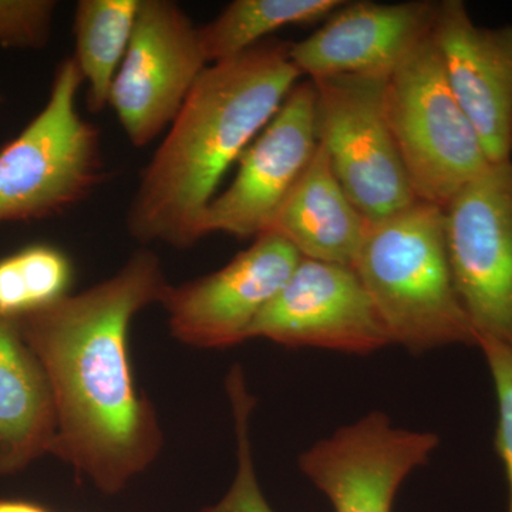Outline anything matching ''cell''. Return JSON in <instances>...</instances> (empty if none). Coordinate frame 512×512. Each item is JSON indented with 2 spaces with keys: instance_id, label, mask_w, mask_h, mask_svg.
<instances>
[{
  "instance_id": "cell-21",
  "label": "cell",
  "mask_w": 512,
  "mask_h": 512,
  "mask_svg": "<svg viewBox=\"0 0 512 512\" xmlns=\"http://www.w3.org/2000/svg\"><path fill=\"white\" fill-rule=\"evenodd\" d=\"M55 0H0V47L40 50L49 45Z\"/></svg>"
},
{
  "instance_id": "cell-9",
  "label": "cell",
  "mask_w": 512,
  "mask_h": 512,
  "mask_svg": "<svg viewBox=\"0 0 512 512\" xmlns=\"http://www.w3.org/2000/svg\"><path fill=\"white\" fill-rule=\"evenodd\" d=\"M301 259L286 239L265 232L224 268L168 286L161 305L171 333L195 348H231L244 342Z\"/></svg>"
},
{
  "instance_id": "cell-2",
  "label": "cell",
  "mask_w": 512,
  "mask_h": 512,
  "mask_svg": "<svg viewBox=\"0 0 512 512\" xmlns=\"http://www.w3.org/2000/svg\"><path fill=\"white\" fill-rule=\"evenodd\" d=\"M291 43L265 40L201 74L141 173L126 214L140 244L194 247L222 178L268 126L301 73Z\"/></svg>"
},
{
  "instance_id": "cell-13",
  "label": "cell",
  "mask_w": 512,
  "mask_h": 512,
  "mask_svg": "<svg viewBox=\"0 0 512 512\" xmlns=\"http://www.w3.org/2000/svg\"><path fill=\"white\" fill-rule=\"evenodd\" d=\"M431 35L488 160H512V26L483 28L466 3L444 0L437 3Z\"/></svg>"
},
{
  "instance_id": "cell-5",
  "label": "cell",
  "mask_w": 512,
  "mask_h": 512,
  "mask_svg": "<svg viewBox=\"0 0 512 512\" xmlns=\"http://www.w3.org/2000/svg\"><path fill=\"white\" fill-rule=\"evenodd\" d=\"M387 120L417 201L444 208L491 165L431 32L386 80Z\"/></svg>"
},
{
  "instance_id": "cell-16",
  "label": "cell",
  "mask_w": 512,
  "mask_h": 512,
  "mask_svg": "<svg viewBox=\"0 0 512 512\" xmlns=\"http://www.w3.org/2000/svg\"><path fill=\"white\" fill-rule=\"evenodd\" d=\"M55 399L42 363L12 319L0 318V474L52 453Z\"/></svg>"
},
{
  "instance_id": "cell-17",
  "label": "cell",
  "mask_w": 512,
  "mask_h": 512,
  "mask_svg": "<svg viewBox=\"0 0 512 512\" xmlns=\"http://www.w3.org/2000/svg\"><path fill=\"white\" fill-rule=\"evenodd\" d=\"M140 0H80L74 10V62L87 86V106H109L111 87L133 36Z\"/></svg>"
},
{
  "instance_id": "cell-11",
  "label": "cell",
  "mask_w": 512,
  "mask_h": 512,
  "mask_svg": "<svg viewBox=\"0 0 512 512\" xmlns=\"http://www.w3.org/2000/svg\"><path fill=\"white\" fill-rule=\"evenodd\" d=\"M315 104L311 80L293 87L261 136L239 157L234 181L205 211L202 237L221 232L256 238L269 231L318 147Z\"/></svg>"
},
{
  "instance_id": "cell-23",
  "label": "cell",
  "mask_w": 512,
  "mask_h": 512,
  "mask_svg": "<svg viewBox=\"0 0 512 512\" xmlns=\"http://www.w3.org/2000/svg\"><path fill=\"white\" fill-rule=\"evenodd\" d=\"M0 512H50V510L35 501L0 498Z\"/></svg>"
},
{
  "instance_id": "cell-8",
  "label": "cell",
  "mask_w": 512,
  "mask_h": 512,
  "mask_svg": "<svg viewBox=\"0 0 512 512\" xmlns=\"http://www.w3.org/2000/svg\"><path fill=\"white\" fill-rule=\"evenodd\" d=\"M208 66L200 26L177 2L140 0L109 101L134 147H146L168 130Z\"/></svg>"
},
{
  "instance_id": "cell-6",
  "label": "cell",
  "mask_w": 512,
  "mask_h": 512,
  "mask_svg": "<svg viewBox=\"0 0 512 512\" xmlns=\"http://www.w3.org/2000/svg\"><path fill=\"white\" fill-rule=\"evenodd\" d=\"M387 77H320L315 86V126L343 190L369 222L417 201L387 120Z\"/></svg>"
},
{
  "instance_id": "cell-18",
  "label": "cell",
  "mask_w": 512,
  "mask_h": 512,
  "mask_svg": "<svg viewBox=\"0 0 512 512\" xmlns=\"http://www.w3.org/2000/svg\"><path fill=\"white\" fill-rule=\"evenodd\" d=\"M340 0H235L217 18L200 26L210 64L247 52L286 26L311 25L332 15Z\"/></svg>"
},
{
  "instance_id": "cell-12",
  "label": "cell",
  "mask_w": 512,
  "mask_h": 512,
  "mask_svg": "<svg viewBox=\"0 0 512 512\" xmlns=\"http://www.w3.org/2000/svg\"><path fill=\"white\" fill-rule=\"evenodd\" d=\"M437 446L436 434L397 429L386 414L373 412L318 441L299 457V467L335 512H392L400 485Z\"/></svg>"
},
{
  "instance_id": "cell-7",
  "label": "cell",
  "mask_w": 512,
  "mask_h": 512,
  "mask_svg": "<svg viewBox=\"0 0 512 512\" xmlns=\"http://www.w3.org/2000/svg\"><path fill=\"white\" fill-rule=\"evenodd\" d=\"M443 210L451 274L477 343L512 349V160L491 164Z\"/></svg>"
},
{
  "instance_id": "cell-1",
  "label": "cell",
  "mask_w": 512,
  "mask_h": 512,
  "mask_svg": "<svg viewBox=\"0 0 512 512\" xmlns=\"http://www.w3.org/2000/svg\"><path fill=\"white\" fill-rule=\"evenodd\" d=\"M168 286L158 256L141 248L106 281L12 319L52 387V454L106 494L143 473L163 444L156 409L137 389L128 332Z\"/></svg>"
},
{
  "instance_id": "cell-10",
  "label": "cell",
  "mask_w": 512,
  "mask_h": 512,
  "mask_svg": "<svg viewBox=\"0 0 512 512\" xmlns=\"http://www.w3.org/2000/svg\"><path fill=\"white\" fill-rule=\"evenodd\" d=\"M288 348L367 355L392 345L369 293L352 266L302 258L284 288L252 325L249 339Z\"/></svg>"
},
{
  "instance_id": "cell-4",
  "label": "cell",
  "mask_w": 512,
  "mask_h": 512,
  "mask_svg": "<svg viewBox=\"0 0 512 512\" xmlns=\"http://www.w3.org/2000/svg\"><path fill=\"white\" fill-rule=\"evenodd\" d=\"M83 84L73 57L60 62L45 106L0 150V225L57 217L103 183L99 128L77 107Z\"/></svg>"
},
{
  "instance_id": "cell-3",
  "label": "cell",
  "mask_w": 512,
  "mask_h": 512,
  "mask_svg": "<svg viewBox=\"0 0 512 512\" xmlns=\"http://www.w3.org/2000/svg\"><path fill=\"white\" fill-rule=\"evenodd\" d=\"M352 268L392 343L417 353L477 346L451 274L443 208L416 201L369 222Z\"/></svg>"
},
{
  "instance_id": "cell-14",
  "label": "cell",
  "mask_w": 512,
  "mask_h": 512,
  "mask_svg": "<svg viewBox=\"0 0 512 512\" xmlns=\"http://www.w3.org/2000/svg\"><path fill=\"white\" fill-rule=\"evenodd\" d=\"M436 6L426 0L345 3L313 35L291 43L289 55L309 80L348 74L389 77L433 29Z\"/></svg>"
},
{
  "instance_id": "cell-20",
  "label": "cell",
  "mask_w": 512,
  "mask_h": 512,
  "mask_svg": "<svg viewBox=\"0 0 512 512\" xmlns=\"http://www.w3.org/2000/svg\"><path fill=\"white\" fill-rule=\"evenodd\" d=\"M227 390L232 412H234L235 433H237V476L220 503L204 508L200 512H275L262 494L255 476L251 440H249V417L254 409L255 400L245 386L241 367L235 366L229 372Z\"/></svg>"
},
{
  "instance_id": "cell-24",
  "label": "cell",
  "mask_w": 512,
  "mask_h": 512,
  "mask_svg": "<svg viewBox=\"0 0 512 512\" xmlns=\"http://www.w3.org/2000/svg\"><path fill=\"white\" fill-rule=\"evenodd\" d=\"M0 101H2V97H0Z\"/></svg>"
},
{
  "instance_id": "cell-22",
  "label": "cell",
  "mask_w": 512,
  "mask_h": 512,
  "mask_svg": "<svg viewBox=\"0 0 512 512\" xmlns=\"http://www.w3.org/2000/svg\"><path fill=\"white\" fill-rule=\"evenodd\" d=\"M477 346L483 350L497 393L498 426L495 448L503 461L512 512V349L493 339H480Z\"/></svg>"
},
{
  "instance_id": "cell-15",
  "label": "cell",
  "mask_w": 512,
  "mask_h": 512,
  "mask_svg": "<svg viewBox=\"0 0 512 512\" xmlns=\"http://www.w3.org/2000/svg\"><path fill=\"white\" fill-rule=\"evenodd\" d=\"M367 225L318 144L268 232L286 239L302 258L353 266Z\"/></svg>"
},
{
  "instance_id": "cell-19",
  "label": "cell",
  "mask_w": 512,
  "mask_h": 512,
  "mask_svg": "<svg viewBox=\"0 0 512 512\" xmlns=\"http://www.w3.org/2000/svg\"><path fill=\"white\" fill-rule=\"evenodd\" d=\"M73 264L62 249L32 244L0 259V318L18 319L70 295Z\"/></svg>"
}]
</instances>
